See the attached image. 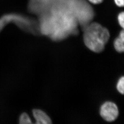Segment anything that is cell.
Here are the masks:
<instances>
[{
  "label": "cell",
  "instance_id": "cell-5",
  "mask_svg": "<svg viewBox=\"0 0 124 124\" xmlns=\"http://www.w3.org/2000/svg\"><path fill=\"white\" fill-rule=\"evenodd\" d=\"M100 114L106 121L112 122L118 116V108L116 105L112 102H106L101 107Z\"/></svg>",
  "mask_w": 124,
  "mask_h": 124
},
{
  "label": "cell",
  "instance_id": "cell-12",
  "mask_svg": "<svg viewBox=\"0 0 124 124\" xmlns=\"http://www.w3.org/2000/svg\"><path fill=\"white\" fill-rule=\"evenodd\" d=\"M90 2L94 4H98L100 3L103 0H88Z\"/></svg>",
  "mask_w": 124,
  "mask_h": 124
},
{
  "label": "cell",
  "instance_id": "cell-3",
  "mask_svg": "<svg viewBox=\"0 0 124 124\" xmlns=\"http://www.w3.org/2000/svg\"><path fill=\"white\" fill-rule=\"evenodd\" d=\"M9 23H13L23 31L34 35H40L38 22L34 19L18 14H9L0 18V32Z\"/></svg>",
  "mask_w": 124,
  "mask_h": 124
},
{
  "label": "cell",
  "instance_id": "cell-6",
  "mask_svg": "<svg viewBox=\"0 0 124 124\" xmlns=\"http://www.w3.org/2000/svg\"><path fill=\"white\" fill-rule=\"evenodd\" d=\"M32 114L36 124H50L52 123L49 116L45 112L41 109H33Z\"/></svg>",
  "mask_w": 124,
  "mask_h": 124
},
{
  "label": "cell",
  "instance_id": "cell-8",
  "mask_svg": "<svg viewBox=\"0 0 124 124\" xmlns=\"http://www.w3.org/2000/svg\"><path fill=\"white\" fill-rule=\"evenodd\" d=\"M19 124H32L33 123L29 115L26 112H23L21 114L19 117Z\"/></svg>",
  "mask_w": 124,
  "mask_h": 124
},
{
  "label": "cell",
  "instance_id": "cell-2",
  "mask_svg": "<svg viewBox=\"0 0 124 124\" xmlns=\"http://www.w3.org/2000/svg\"><path fill=\"white\" fill-rule=\"evenodd\" d=\"M83 30V41L86 46L95 53L102 52L110 38L108 29L98 23H92Z\"/></svg>",
  "mask_w": 124,
  "mask_h": 124
},
{
  "label": "cell",
  "instance_id": "cell-1",
  "mask_svg": "<svg viewBox=\"0 0 124 124\" xmlns=\"http://www.w3.org/2000/svg\"><path fill=\"white\" fill-rule=\"evenodd\" d=\"M38 16L40 34L53 41H62L78 34V23L65 1L55 3Z\"/></svg>",
  "mask_w": 124,
  "mask_h": 124
},
{
  "label": "cell",
  "instance_id": "cell-11",
  "mask_svg": "<svg viewBox=\"0 0 124 124\" xmlns=\"http://www.w3.org/2000/svg\"><path fill=\"white\" fill-rule=\"evenodd\" d=\"M117 6L120 7H124V0H115Z\"/></svg>",
  "mask_w": 124,
  "mask_h": 124
},
{
  "label": "cell",
  "instance_id": "cell-9",
  "mask_svg": "<svg viewBox=\"0 0 124 124\" xmlns=\"http://www.w3.org/2000/svg\"><path fill=\"white\" fill-rule=\"evenodd\" d=\"M117 89L121 94L124 95V76L121 77L117 82Z\"/></svg>",
  "mask_w": 124,
  "mask_h": 124
},
{
  "label": "cell",
  "instance_id": "cell-4",
  "mask_svg": "<svg viewBox=\"0 0 124 124\" xmlns=\"http://www.w3.org/2000/svg\"><path fill=\"white\" fill-rule=\"evenodd\" d=\"M65 3L68 9L83 30L94 16L91 7L85 0H66Z\"/></svg>",
  "mask_w": 124,
  "mask_h": 124
},
{
  "label": "cell",
  "instance_id": "cell-10",
  "mask_svg": "<svg viewBox=\"0 0 124 124\" xmlns=\"http://www.w3.org/2000/svg\"><path fill=\"white\" fill-rule=\"evenodd\" d=\"M118 19L120 25L124 29V12H121L119 14Z\"/></svg>",
  "mask_w": 124,
  "mask_h": 124
},
{
  "label": "cell",
  "instance_id": "cell-7",
  "mask_svg": "<svg viewBox=\"0 0 124 124\" xmlns=\"http://www.w3.org/2000/svg\"><path fill=\"white\" fill-rule=\"evenodd\" d=\"M114 46L115 49L118 52H124V39L118 37L114 41Z\"/></svg>",
  "mask_w": 124,
  "mask_h": 124
},
{
  "label": "cell",
  "instance_id": "cell-13",
  "mask_svg": "<svg viewBox=\"0 0 124 124\" xmlns=\"http://www.w3.org/2000/svg\"><path fill=\"white\" fill-rule=\"evenodd\" d=\"M119 37L124 39V29L121 31V32L120 33Z\"/></svg>",
  "mask_w": 124,
  "mask_h": 124
}]
</instances>
